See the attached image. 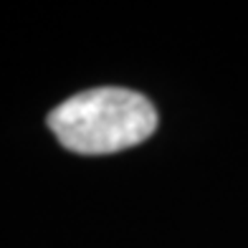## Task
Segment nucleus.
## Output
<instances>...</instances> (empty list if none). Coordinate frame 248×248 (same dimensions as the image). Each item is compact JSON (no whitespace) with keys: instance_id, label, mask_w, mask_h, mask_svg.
<instances>
[{"instance_id":"1","label":"nucleus","mask_w":248,"mask_h":248,"mask_svg":"<svg viewBox=\"0 0 248 248\" xmlns=\"http://www.w3.org/2000/svg\"><path fill=\"white\" fill-rule=\"evenodd\" d=\"M48 127L76 155H114L150 137L157 111L147 96L122 86H99L66 99L48 114Z\"/></svg>"}]
</instances>
